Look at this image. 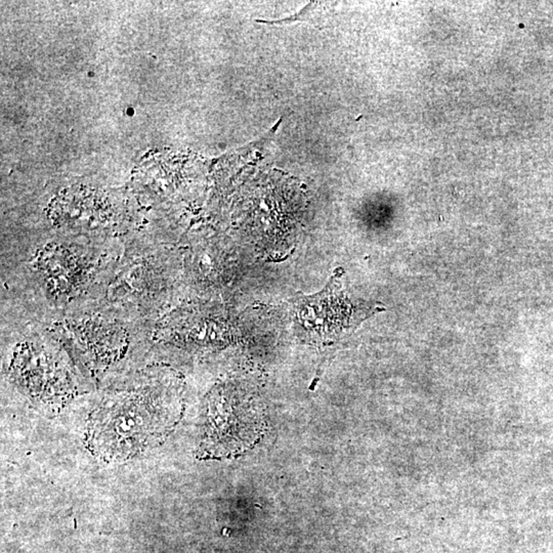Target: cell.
Masks as SVG:
<instances>
[{
    "instance_id": "obj_1",
    "label": "cell",
    "mask_w": 553,
    "mask_h": 553,
    "mask_svg": "<svg viewBox=\"0 0 553 553\" xmlns=\"http://www.w3.org/2000/svg\"><path fill=\"white\" fill-rule=\"evenodd\" d=\"M180 416L176 395L151 387L117 395L91 416L87 444L103 460H126L165 441Z\"/></svg>"
},
{
    "instance_id": "obj_2",
    "label": "cell",
    "mask_w": 553,
    "mask_h": 553,
    "mask_svg": "<svg viewBox=\"0 0 553 553\" xmlns=\"http://www.w3.org/2000/svg\"><path fill=\"white\" fill-rule=\"evenodd\" d=\"M239 399L237 395L221 391L212 400L200 447L202 456H236L261 439L263 417L252 403Z\"/></svg>"
},
{
    "instance_id": "obj_3",
    "label": "cell",
    "mask_w": 553,
    "mask_h": 553,
    "mask_svg": "<svg viewBox=\"0 0 553 553\" xmlns=\"http://www.w3.org/2000/svg\"><path fill=\"white\" fill-rule=\"evenodd\" d=\"M339 278L333 276L318 294H299L295 299V321L312 341H333L350 329L354 308L342 290Z\"/></svg>"
}]
</instances>
